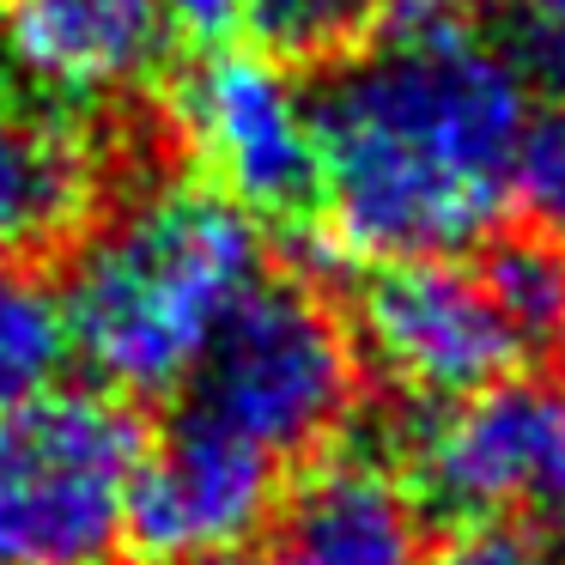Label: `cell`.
Wrapping results in <instances>:
<instances>
[{
    "instance_id": "5",
    "label": "cell",
    "mask_w": 565,
    "mask_h": 565,
    "mask_svg": "<svg viewBox=\"0 0 565 565\" xmlns=\"http://www.w3.org/2000/svg\"><path fill=\"white\" fill-rule=\"evenodd\" d=\"M419 511L444 523H535L565 535V383L499 377L419 407L390 456Z\"/></svg>"
},
{
    "instance_id": "19",
    "label": "cell",
    "mask_w": 565,
    "mask_h": 565,
    "mask_svg": "<svg viewBox=\"0 0 565 565\" xmlns=\"http://www.w3.org/2000/svg\"><path fill=\"white\" fill-rule=\"evenodd\" d=\"M475 0H395L390 19H468Z\"/></svg>"
},
{
    "instance_id": "2",
    "label": "cell",
    "mask_w": 565,
    "mask_h": 565,
    "mask_svg": "<svg viewBox=\"0 0 565 565\" xmlns=\"http://www.w3.org/2000/svg\"><path fill=\"white\" fill-rule=\"evenodd\" d=\"M262 274V220L201 177H147L74 244L62 280L74 353L116 395H171Z\"/></svg>"
},
{
    "instance_id": "20",
    "label": "cell",
    "mask_w": 565,
    "mask_h": 565,
    "mask_svg": "<svg viewBox=\"0 0 565 565\" xmlns=\"http://www.w3.org/2000/svg\"><path fill=\"white\" fill-rule=\"evenodd\" d=\"M189 565H280L274 553H249V547H237V553H213V559H189Z\"/></svg>"
},
{
    "instance_id": "15",
    "label": "cell",
    "mask_w": 565,
    "mask_h": 565,
    "mask_svg": "<svg viewBox=\"0 0 565 565\" xmlns=\"http://www.w3.org/2000/svg\"><path fill=\"white\" fill-rule=\"evenodd\" d=\"M492 43L516 67L529 98L565 104V0H499Z\"/></svg>"
},
{
    "instance_id": "21",
    "label": "cell",
    "mask_w": 565,
    "mask_h": 565,
    "mask_svg": "<svg viewBox=\"0 0 565 565\" xmlns=\"http://www.w3.org/2000/svg\"><path fill=\"white\" fill-rule=\"evenodd\" d=\"M553 347H559V383H565V317H559V329H553Z\"/></svg>"
},
{
    "instance_id": "8",
    "label": "cell",
    "mask_w": 565,
    "mask_h": 565,
    "mask_svg": "<svg viewBox=\"0 0 565 565\" xmlns=\"http://www.w3.org/2000/svg\"><path fill=\"white\" fill-rule=\"evenodd\" d=\"M280 511V462L225 431L220 419L177 407V419L147 438L128 492V553L147 565H189L249 547Z\"/></svg>"
},
{
    "instance_id": "18",
    "label": "cell",
    "mask_w": 565,
    "mask_h": 565,
    "mask_svg": "<svg viewBox=\"0 0 565 565\" xmlns=\"http://www.w3.org/2000/svg\"><path fill=\"white\" fill-rule=\"evenodd\" d=\"M164 25H171V43H189V50H225L244 25V0H164Z\"/></svg>"
},
{
    "instance_id": "16",
    "label": "cell",
    "mask_w": 565,
    "mask_h": 565,
    "mask_svg": "<svg viewBox=\"0 0 565 565\" xmlns=\"http://www.w3.org/2000/svg\"><path fill=\"white\" fill-rule=\"evenodd\" d=\"M511 207L565 249V104H535L511 164Z\"/></svg>"
},
{
    "instance_id": "9",
    "label": "cell",
    "mask_w": 565,
    "mask_h": 565,
    "mask_svg": "<svg viewBox=\"0 0 565 565\" xmlns=\"http://www.w3.org/2000/svg\"><path fill=\"white\" fill-rule=\"evenodd\" d=\"M164 50V0H0V55L67 110L135 98Z\"/></svg>"
},
{
    "instance_id": "3",
    "label": "cell",
    "mask_w": 565,
    "mask_h": 565,
    "mask_svg": "<svg viewBox=\"0 0 565 565\" xmlns=\"http://www.w3.org/2000/svg\"><path fill=\"white\" fill-rule=\"evenodd\" d=\"M359 371L365 359L341 310L305 274H262L183 383V407L220 419L286 468L347 431L359 407Z\"/></svg>"
},
{
    "instance_id": "13",
    "label": "cell",
    "mask_w": 565,
    "mask_h": 565,
    "mask_svg": "<svg viewBox=\"0 0 565 565\" xmlns=\"http://www.w3.org/2000/svg\"><path fill=\"white\" fill-rule=\"evenodd\" d=\"M480 280H487L492 305L511 317V329L523 341L559 329L565 317V249L541 232H492L487 256L475 262Z\"/></svg>"
},
{
    "instance_id": "12",
    "label": "cell",
    "mask_w": 565,
    "mask_h": 565,
    "mask_svg": "<svg viewBox=\"0 0 565 565\" xmlns=\"http://www.w3.org/2000/svg\"><path fill=\"white\" fill-rule=\"evenodd\" d=\"M67 359H74V322L62 280L31 262H0V407L62 390Z\"/></svg>"
},
{
    "instance_id": "17",
    "label": "cell",
    "mask_w": 565,
    "mask_h": 565,
    "mask_svg": "<svg viewBox=\"0 0 565 565\" xmlns=\"http://www.w3.org/2000/svg\"><path fill=\"white\" fill-rule=\"evenodd\" d=\"M419 565H565L559 535L535 523H456Z\"/></svg>"
},
{
    "instance_id": "6",
    "label": "cell",
    "mask_w": 565,
    "mask_h": 565,
    "mask_svg": "<svg viewBox=\"0 0 565 565\" xmlns=\"http://www.w3.org/2000/svg\"><path fill=\"white\" fill-rule=\"evenodd\" d=\"M171 110L201 183L237 201L249 220H305L317 207V104L286 55L244 43L201 50L177 79Z\"/></svg>"
},
{
    "instance_id": "11",
    "label": "cell",
    "mask_w": 565,
    "mask_h": 565,
    "mask_svg": "<svg viewBox=\"0 0 565 565\" xmlns=\"http://www.w3.org/2000/svg\"><path fill=\"white\" fill-rule=\"evenodd\" d=\"M98 207V147L67 116L0 98V262L79 237Z\"/></svg>"
},
{
    "instance_id": "10",
    "label": "cell",
    "mask_w": 565,
    "mask_h": 565,
    "mask_svg": "<svg viewBox=\"0 0 565 565\" xmlns=\"http://www.w3.org/2000/svg\"><path fill=\"white\" fill-rule=\"evenodd\" d=\"M426 511L383 450H334L280 504V565H419Z\"/></svg>"
},
{
    "instance_id": "4",
    "label": "cell",
    "mask_w": 565,
    "mask_h": 565,
    "mask_svg": "<svg viewBox=\"0 0 565 565\" xmlns=\"http://www.w3.org/2000/svg\"><path fill=\"white\" fill-rule=\"evenodd\" d=\"M147 426L116 390L0 407V565H122Z\"/></svg>"
},
{
    "instance_id": "14",
    "label": "cell",
    "mask_w": 565,
    "mask_h": 565,
    "mask_svg": "<svg viewBox=\"0 0 565 565\" xmlns=\"http://www.w3.org/2000/svg\"><path fill=\"white\" fill-rule=\"evenodd\" d=\"M395 0H244V25L286 62L347 55L390 19Z\"/></svg>"
},
{
    "instance_id": "1",
    "label": "cell",
    "mask_w": 565,
    "mask_h": 565,
    "mask_svg": "<svg viewBox=\"0 0 565 565\" xmlns=\"http://www.w3.org/2000/svg\"><path fill=\"white\" fill-rule=\"evenodd\" d=\"M310 104L317 207L347 256H462L511 213V164L535 98L468 19H383Z\"/></svg>"
},
{
    "instance_id": "7",
    "label": "cell",
    "mask_w": 565,
    "mask_h": 565,
    "mask_svg": "<svg viewBox=\"0 0 565 565\" xmlns=\"http://www.w3.org/2000/svg\"><path fill=\"white\" fill-rule=\"evenodd\" d=\"M353 347L395 395L444 407L516 377L523 334L492 305L480 268L456 256L365 262L353 280Z\"/></svg>"
}]
</instances>
